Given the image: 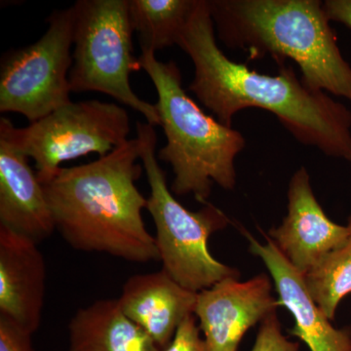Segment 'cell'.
<instances>
[{"mask_svg": "<svg viewBox=\"0 0 351 351\" xmlns=\"http://www.w3.org/2000/svg\"><path fill=\"white\" fill-rule=\"evenodd\" d=\"M277 306L265 274L245 282L228 277L198 292L195 315L207 351H237L247 331L274 313Z\"/></svg>", "mask_w": 351, "mask_h": 351, "instance_id": "9c48e42d", "label": "cell"}, {"mask_svg": "<svg viewBox=\"0 0 351 351\" xmlns=\"http://www.w3.org/2000/svg\"><path fill=\"white\" fill-rule=\"evenodd\" d=\"M348 226L350 235L345 243L304 276L307 291L330 320L334 319L339 302L351 293V213Z\"/></svg>", "mask_w": 351, "mask_h": 351, "instance_id": "e0dca14e", "label": "cell"}, {"mask_svg": "<svg viewBox=\"0 0 351 351\" xmlns=\"http://www.w3.org/2000/svg\"><path fill=\"white\" fill-rule=\"evenodd\" d=\"M140 149L138 137L130 138L93 162L60 168L43 184L56 230L75 250L131 263L159 260L143 219L147 199L135 184L143 172Z\"/></svg>", "mask_w": 351, "mask_h": 351, "instance_id": "7a4b0ae2", "label": "cell"}, {"mask_svg": "<svg viewBox=\"0 0 351 351\" xmlns=\"http://www.w3.org/2000/svg\"><path fill=\"white\" fill-rule=\"evenodd\" d=\"M71 92L95 91L144 115L149 125H160L156 105L134 93L130 75L142 69L134 56L128 0H78L73 6Z\"/></svg>", "mask_w": 351, "mask_h": 351, "instance_id": "8992f818", "label": "cell"}, {"mask_svg": "<svg viewBox=\"0 0 351 351\" xmlns=\"http://www.w3.org/2000/svg\"><path fill=\"white\" fill-rule=\"evenodd\" d=\"M350 235L348 226L328 218L314 196L311 177L301 167L293 175L288 189V213L269 237L289 263L302 274L327 254L341 246Z\"/></svg>", "mask_w": 351, "mask_h": 351, "instance_id": "30bf717a", "label": "cell"}, {"mask_svg": "<svg viewBox=\"0 0 351 351\" xmlns=\"http://www.w3.org/2000/svg\"><path fill=\"white\" fill-rule=\"evenodd\" d=\"M46 265L38 243L0 226V317L29 334L40 326Z\"/></svg>", "mask_w": 351, "mask_h": 351, "instance_id": "8fae6325", "label": "cell"}, {"mask_svg": "<svg viewBox=\"0 0 351 351\" xmlns=\"http://www.w3.org/2000/svg\"><path fill=\"white\" fill-rule=\"evenodd\" d=\"M47 23L39 40L7 53L0 68V112L20 113L29 123L71 103L73 8L55 11Z\"/></svg>", "mask_w": 351, "mask_h": 351, "instance_id": "ba28073f", "label": "cell"}, {"mask_svg": "<svg viewBox=\"0 0 351 351\" xmlns=\"http://www.w3.org/2000/svg\"><path fill=\"white\" fill-rule=\"evenodd\" d=\"M196 300L197 293L182 287L161 269L127 279L119 302L127 317L143 328L163 351L182 321L195 314Z\"/></svg>", "mask_w": 351, "mask_h": 351, "instance_id": "5bb4252c", "label": "cell"}, {"mask_svg": "<svg viewBox=\"0 0 351 351\" xmlns=\"http://www.w3.org/2000/svg\"><path fill=\"white\" fill-rule=\"evenodd\" d=\"M323 7L330 22L339 23L351 29V0H326Z\"/></svg>", "mask_w": 351, "mask_h": 351, "instance_id": "44dd1931", "label": "cell"}, {"mask_svg": "<svg viewBox=\"0 0 351 351\" xmlns=\"http://www.w3.org/2000/svg\"><path fill=\"white\" fill-rule=\"evenodd\" d=\"M198 0H128L132 29L143 51L177 45Z\"/></svg>", "mask_w": 351, "mask_h": 351, "instance_id": "2e32d148", "label": "cell"}, {"mask_svg": "<svg viewBox=\"0 0 351 351\" xmlns=\"http://www.w3.org/2000/svg\"><path fill=\"white\" fill-rule=\"evenodd\" d=\"M0 351H34L32 335L0 317Z\"/></svg>", "mask_w": 351, "mask_h": 351, "instance_id": "ffe728a7", "label": "cell"}, {"mask_svg": "<svg viewBox=\"0 0 351 351\" xmlns=\"http://www.w3.org/2000/svg\"><path fill=\"white\" fill-rule=\"evenodd\" d=\"M219 38L249 59H290L304 84L351 103V66L319 0H207Z\"/></svg>", "mask_w": 351, "mask_h": 351, "instance_id": "3957f363", "label": "cell"}, {"mask_svg": "<svg viewBox=\"0 0 351 351\" xmlns=\"http://www.w3.org/2000/svg\"><path fill=\"white\" fill-rule=\"evenodd\" d=\"M178 46L195 66L189 90L218 121L232 127L237 112L257 108L276 115L301 144L351 163V112L307 86L291 66L276 75L251 71L219 49L207 0H198Z\"/></svg>", "mask_w": 351, "mask_h": 351, "instance_id": "6da1fadb", "label": "cell"}, {"mask_svg": "<svg viewBox=\"0 0 351 351\" xmlns=\"http://www.w3.org/2000/svg\"><path fill=\"white\" fill-rule=\"evenodd\" d=\"M252 351H299V343L290 341L284 336L274 311L262 321Z\"/></svg>", "mask_w": 351, "mask_h": 351, "instance_id": "ac0fdd59", "label": "cell"}, {"mask_svg": "<svg viewBox=\"0 0 351 351\" xmlns=\"http://www.w3.org/2000/svg\"><path fill=\"white\" fill-rule=\"evenodd\" d=\"M137 137L140 159L151 188L145 209L156 225V246L162 269L176 282L195 293L211 288L228 277L239 278V270L217 261L208 246L211 234L225 228L230 219L210 203L197 212L182 206L168 189L165 173L157 160L154 127L138 122Z\"/></svg>", "mask_w": 351, "mask_h": 351, "instance_id": "5b68a950", "label": "cell"}, {"mask_svg": "<svg viewBox=\"0 0 351 351\" xmlns=\"http://www.w3.org/2000/svg\"><path fill=\"white\" fill-rule=\"evenodd\" d=\"M250 250L262 258L276 284L279 306L287 307L295 318L291 335L306 343L311 351H351L350 335L332 326L330 319L307 291L304 274L289 263L271 239L262 244L243 230Z\"/></svg>", "mask_w": 351, "mask_h": 351, "instance_id": "7c38bea8", "label": "cell"}, {"mask_svg": "<svg viewBox=\"0 0 351 351\" xmlns=\"http://www.w3.org/2000/svg\"><path fill=\"white\" fill-rule=\"evenodd\" d=\"M138 60L158 96L156 107L167 143L157 157L172 166V193L207 204L214 184L232 191L235 158L246 145L243 135L201 110L182 88L174 62L158 61L152 51H143Z\"/></svg>", "mask_w": 351, "mask_h": 351, "instance_id": "277c9868", "label": "cell"}, {"mask_svg": "<svg viewBox=\"0 0 351 351\" xmlns=\"http://www.w3.org/2000/svg\"><path fill=\"white\" fill-rule=\"evenodd\" d=\"M69 332V351H161L143 328L127 317L119 300H100L80 309Z\"/></svg>", "mask_w": 351, "mask_h": 351, "instance_id": "9a60e30c", "label": "cell"}, {"mask_svg": "<svg viewBox=\"0 0 351 351\" xmlns=\"http://www.w3.org/2000/svg\"><path fill=\"white\" fill-rule=\"evenodd\" d=\"M163 351H207L200 328L196 324L195 314L189 315L178 328L170 345Z\"/></svg>", "mask_w": 351, "mask_h": 351, "instance_id": "d6986e66", "label": "cell"}, {"mask_svg": "<svg viewBox=\"0 0 351 351\" xmlns=\"http://www.w3.org/2000/svg\"><path fill=\"white\" fill-rule=\"evenodd\" d=\"M130 131L125 108L97 100L71 101L25 128H16L6 117L0 119V134L36 161L41 184L66 161L93 152L107 156L130 140Z\"/></svg>", "mask_w": 351, "mask_h": 351, "instance_id": "52a82bcc", "label": "cell"}, {"mask_svg": "<svg viewBox=\"0 0 351 351\" xmlns=\"http://www.w3.org/2000/svg\"><path fill=\"white\" fill-rule=\"evenodd\" d=\"M0 226L38 244L56 230L43 184L29 166V157L1 134Z\"/></svg>", "mask_w": 351, "mask_h": 351, "instance_id": "4fadbf2b", "label": "cell"}]
</instances>
